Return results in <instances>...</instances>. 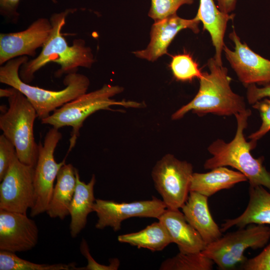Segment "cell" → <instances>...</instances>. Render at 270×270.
<instances>
[{"instance_id":"7402d4cb","label":"cell","mask_w":270,"mask_h":270,"mask_svg":"<svg viewBox=\"0 0 270 270\" xmlns=\"http://www.w3.org/2000/svg\"><path fill=\"white\" fill-rule=\"evenodd\" d=\"M76 168L70 164L60 168L46 212L50 218L64 220L70 215L69 208L76 186Z\"/></svg>"},{"instance_id":"4dcf8cb0","label":"cell","mask_w":270,"mask_h":270,"mask_svg":"<svg viewBox=\"0 0 270 270\" xmlns=\"http://www.w3.org/2000/svg\"><path fill=\"white\" fill-rule=\"evenodd\" d=\"M242 264V269L244 270H270V243L260 254Z\"/></svg>"},{"instance_id":"4316f807","label":"cell","mask_w":270,"mask_h":270,"mask_svg":"<svg viewBox=\"0 0 270 270\" xmlns=\"http://www.w3.org/2000/svg\"><path fill=\"white\" fill-rule=\"evenodd\" d=\"M193 2L194 0H151L148 15L156 22L176 14L182 5Z\"/></svg>"},{"instance_id":"3957f363","label":"cell","mask_w":270,"mask_h":270,"mask_svg":"<svg viewBox=\"0 0 270 270\" xmlns=\"http://www.w3.org/2000/svg\"><path fill=\"white\" fill-rule=\"evenodd\" d=\"M251 114V110L248 109L234 115L237 127L234 138L228 142L217 139L211 143L208 150L212 156L205 161L204 167L212 170L219 166H231L243 174L250 186H262L270 192V172L263 164L264 157H253L250 150L256 146L250 141L247 142L244 136V132Z\"/></svg>"},{"instance_id":"5bb4252c","label":"cell","mask_w":270,"mask_h":270,"mask_svg":"<svg viewBox=\"0 0 270 270\" xmlns=\"http://www.w3.org/2000/svg\"><path fill=\"white\" fill-rule=\"evenodd\" d=\"M38 238L36 222L26 214L0 210V250L16 253L34 248Z\"/></svg>"},{"instance_id":"d4e9b609","label":"cell","mask_w":270,"mask_h":270,"mask_svg":"<svg viewBox=\"0 0 270 270\" xmlns=\"http://www.w3.org/2000/svg\"><path fill=\"white\" fill-rule=\"evenodd\" d=\"M74 263L39 264L21 258L15 253L0 251V270H77Z\"/></svg>"},{"instance_id":"8992f818","label":"cell","mask_w":270,"mask_h":270,"mask_svg":"<svg viewBox=\"0 0 270 270\" xmlns=\"http://www.w3.org/2000/svg\"><path fill=\"white\" fill-rule=\"evenodd\" d=\"M122 91L123 88L120 86L105 84L100 89L86 92L66 103L48 116L41 120L42 123L58 129L64 126L72 127L69 152L76 144L84 122L94 112L102 110H114L110 108L113 106L134 108L144 106L143 104L134 101H116L112 98Z\"/></svg>"},{"instance_id":"ac0fdd59","label":"cell","mask_w":270,"mask_h":270,"mask_svg":"<svg viewBox=\"0 0 270 270\" xmlns=\"http://www.w3.org/2000/svg\"><path fill=\"white\" fill-rule=\"evenodd\" d=\"M249 201L244 212L221 225L222 232L234 226L244 228L250 224H270V192L262 186H250Z\"/></svg>"},{"instance_id":"d6a6232c","label":"cell","mask_w":270,"mask_h":270,"mask_svg":"<svg viewBox=\"0 0 270 270\" xmlns=\"http://www.w3.org/2000/svg\"><path fill=\"white\" fill-rule=\"evenodd\" d=\"M246 87V98L249 104H253L264 98H270V84L261 88L258 87L256 84Z\"/></svg>"},{"instance_id":"e0dca14e","label":"cell","mask_w":270,"mask_h":270,"mask_svg":"<svg viewBox=\"0 0 270 270\" xmlns=\"http://www.w3.org/2000/svg\"><path fill=\"white\" fill-rule=\"evenodd\" d=\"M158 220L166 228L180 252H198L206 248L207 244L179 210L166 208Z\"/></svg>"},{"instance_id":"8fae6325","label":"cell","mask_w":270,"mask_h":270,"mask_svg":"<svg viewBox=\"0 0 270 270\" xmlns=\"http://www.w3.org/2000/svg\"><path fill=\"white\" fill-rule=\"evenodd\" d=\"M166 208L162 200L154 196L148 200L121 203L96 199L93 210L98 218L95 227L102 230L110 226L116 232L120 229L122 222L126 219L132 217L158 219Z\"/></svg>"},{"instance_id":"44dd1931","label":"cell","mask_w":270,"mask_h":270,"mask_svg":"<svg viewBox=\"0 0 270 270\" xmlns=\"http://www.w3.org/2000/svg\"><path fill=\"white\" fill-rule=\"evenodd\" d=\"M76 189L69 208L71 218L70 234L74 238L85 228L88 214L94 212L93 205L96 200L94 196L95 176L93 174L90 181L86 184L80 180L77 169L76 170Z\"/></svg>"},{"instance_id":"f546056e","label":"cell","mask_w":270,"mask_h":270,"mask_svg":"<svg viewBox=\"0 0 270 270\" xmlns=\"http://www.w3.org/2000/svg\"><path fill=\"white\" fill-rule=\"evenodd\" d=\"M82 254L88 260V264L85 267L78 268L77 270H116L118 268L120 262L117 258L110 260L108 265L98 264L94 259L90 252V249L86 240L82 239L80 245Z\"/></svg>"},{"instance_id":"2e32d148","label":"cell","mask_w":270,"mask_h":270,"mask_svg":"<svg viewBox=\"0 0 270 270\" xmlns=\"http://www.w3.org/2000/svg\"><path fill=\"white\" fill-rule=\"evenodd\" d=\"M186 221L199 233L206 244L222 236L220 228L213 219L208 205V197L190 191L181 208Z\"/></svg>"},{"instance_id":"9a60e30c","label":"cell","mask_w":270,"mask_h":270,"mask_svg":"<svg viewBox=\"0 0 270 270\" xmlns=\"http://www.w3.org/2000/svg\"><path fill=\"white\" fill-rule=\"evenodd\" d=\"M200 22L196 18H182L176 14L154 22L150 32V41L144 50L133 52L138 58L154 62L168 54V48L176 35L182 30L190 29L194 32H199Z\"/></svg>"},{"instance_id":"1f68e13d","label":"cell","mask_w":270,"mask_h":270,"mask_svg":"<svg viewBox=\"0 0 270 270\" xmlns=\"http://www.w3.org/2000/svg\"><path fill=\"white\" fill-rule=\"evenodd\" d=\"M56 2V0H52ZM20 0H0V14L12 22H16L20 14L18 9Z\"/></svg>"},{"instance_id":"7c38bea8","label":"cell","mask_w":270,"mask_h":270,"mask_svg":"<svg viewBox=\"0 0 270 270\" xmlns=\"http://www.w3.org/2000/svg\"><path fill=\"white\" fill-rule=\"evenodd\" d=\"M229 38L234 44V50L224 45L223 50L240 81L246 86L251 84L264 86L270 84V60L242 43L234 29Z\"/></svg>"},{"instance_id":"cb8c5ba5","label":"cell","mask_w":270,"mask_h":270,"mask_svg":"<svg viewBox=\"0 0 270 270\" xmlns=\"http://www.w3.org/2000/svg\"><path fill=\"white\" fill-rule=\"evenodd\" d=\"M214 262L201 252L184 253L179 252L176 256L164 260L160 267V270H211Z\"/></svg>"},{"instance_id":"277c9868","label":"cell","mask_w":270,"mask_h":270,"mask_svg":"<svg viewBox=\"0 0 270 270\" xmlns=\"http://www.w3.org/2000/svg\"><path fill=\"white\" fill-rule=\"evenodd\" d=\"M26 56L12 58L0 67V82L14 88L23 94L36 110L37 117L44 119L50 113L66 103L86 92L90 80L86 76L76 72L64 78L65 88L52 90L32 86L23 82L18 73L21 66L28 61Z\"/></svg>"},{"instance_id":"9c48e42d","label":"cell","mask_w":270,"mask_h":270,"mask_svg":"<svg viewBox=\"0 0 270 270\" xmlns=\"http://www.w3.org/2000/svg\"><path fill=\"white\" fill-rule=\"evenodd\" d=\"M62 138L58 129L52 127L46 133L43 144H38V155L34 168V184L35 202L30 216H36L46 212L54 188V182L66 158L56 162L54 152Z\"/></svg>"},{"instance_id":"836d02e7","label":"cell","mask_w":270,"mask_h":270,"mask_svg":"<svg viewBox=\"0 0 270 270\" xmlns=\"http://www.w3.org/2000/svg\"><path fill=\"white\" fill-rule=\"evenodd\" d=\"M217 2V6L222 12L230 14L236 7L237 0H214Z\"/></svg>"},{"instance_id":"484cf974","label":"cell","mask_w":270,"mask_h":270,"mask_svg":"<svg viewBox=\"0 0 270 270\" xmlns=\"http://www.w3.org/2000/svg\"><path fill=\"white\" fill-rule=\"evenodd\" d=\"M170 68L175 78L182 82L192 81L196 78L199 79L202 75L198 64L188 54L174 56Z\"/></svg>"},{"instance_id":"4fadbf2b","label":"cell","mask_w":270,"mask_h":270,"mask_svg":"<svg viewBox=\"0 0 270 270\" xmlns=\"http://www.w3.org/2000/svg\"><path fill=\"white\" fill-rule=\"evenodd\" d=\"M52 30L50 19L40 18L26 29L0 34V64L21 56H34L36 50L42 47Z\"/></svg>"},{"instance_id":"83f0119b","label":"cell","mask_w":270,"mask_h":270,"mask_svg":"<svg viewBox=\"0 0 270 270\" xmlns=\"http://www.w3.org/2000/svg\"><path fill=\"white\" fill-rule=\"evenodd\" d=\"M252 105L260 112L262 121L258 130L248 137L250 141L256 146L258 140L270 130V98H262Z\"/></svg>"},{"instance_id":"603a6c76","label":"cell","mask_w":270,"mask_h":270,"mask_svg":"<svg viewBox=\"0 0 270 270\" xmlns=\"http://www.w3.org/2000/svg\"><path fill=\"white\" fill-rule=\"evenodd\" d=\"M118 240L122 243L152 251L162 250L172 243L168 230L159 220L138 232L120 235Z\"/></svg>"},{"instance_id":"6da1fadb","label":"cell","mask_w":270,"mask_h":270,"mask_svg":"<svg viewBox=\"0 0 270 270\" xmlns=\"http://www.w3.org/2000/svg\"><path fill=\"white\" fill-rule=\"evenodd\" d=\"M76 10L66 9L51 16L50 20L52 25V32L41 52L38 56L28 60L20 68L19 74L23 82H30L34 78L35 73L51 62L60 66L55 73L57 77L76 72L79 67L91 68L94 59L91 48L86 46L84 40L75 39L70 46L61 32L66 17Z\"/></svg>"},{"instance_id":"ba28073f","label":"cell","mask_w":270,"mask_h":270,"mask_svg":"<svg viewBox=\"0 0 270 270\" xmlns=\"http://www.w3.org/2000/svg\"><path fill=\"white\" fill-rule=\"evenodd\" d=\"M192 164L167 154L154 167L152 176L156 189L167 208L179 210L186 201L193 174Z\"/></svg>"},{"instance_id":"52a82bcc","label":"cell","mask_w":270,"mask_h":270,"mask_svg":"<svg viewBox=\"0 0 270 270\" xmlns=\"http://www.w3.org/2000/svg\"><path fill=\"white\" fill-rule=\"evenodd\" d=\"M270 239V227L265 224H250L222 236L207 244L202 252L220 269H231L246 260L244 252L246 249L262 248Z\"/></svg>"},{"instance_id":"5b68a950","label":"cell","mask_w":270,"mask_h":270,"mask_svg":"<svg viewBox=\"0 0 270 270\" xmlns=\"http://www.w3.org/2000/svg\"><path fill=\"white\" fill-rule=\"evenodd\" d=\"M0 96L7 97L9 105L0 116V128L15 146L18 160L35 168L38 155L34 134L36 110L26 96L14 88H1Z\"/></svg>"},{"instance_id":"d6986e66","label":"cell","mask_w":270,"mask_h":270,"mask_svg":"<svg viewBox=\"0 0 270 270\" xmlns=\"http://www.w3.org/2000/svg\"><path fill=\"white\" fill-rule=\"evenodd\" d=\"M214 0H200V4L196 18L202 23L204 30L210 34L215 49L214 58L218 64L222 66V54L223 50L224 36L228 21L234 15L224 14L218 8Z\"/></svg>"},{"instance_id":"f1b7e54d","label":"cell","mask_w":270,"mask_h":270,"mask_svg":"<svg viewBox=\"0 0 270 270\" xmlns=\"http://www.w3.org/2000/svg\"><path fill=\"white\" fill-rule=\"evenodd\" d=\"M16 154V148L2 134L0 136V181L6 174L10 164Z\"/></svg>"},{"instance_id":"30bf717a","label":"cell","mask_w":270,"mask_h":270,"mask_svg":"<svg viewBox=\"0 0 270 270\" xmlns=\"http://www.w3.org/2000/svg\"><path fill=\"white\" fill-rule=\"evenodd\" d=\"M34 170L14 156L0 184V210L26 214L33 208Z\"/></svg>"},{"instance_id":"7a4b0ae2","label":"cell","mask_w":270,"mask_h":270,"mask_svg":"<svg viewBox=\"0 0 270 270\" xmlns=\"http://www.w3.org/2000/svg\"><path fill=\"white\" fill-rule=\"evenodd\" d=\"M208 66L210 72L202 73L199 78V90L196 96L175 112L172 120H179L190 111L198 116L212 114L228 116L248 109L244 98L232 90L228 69L218 64L214 58L208 60Z\"/></svg>"},{"instance_id":"ffe728a7","label":"cell","mask_w":270,"mask_h":270,"mask_svg":"<svg viewBox=\"0 0 270 270\" xmlns=\"http://www.w3.org/2000/svg\"><path fill=\"white\" fill-rule=\"evenodd\" d=\"M247 180L246 177L240 172L226 166H219L206 173L194 172L190 191L197 192L208 198L220 190L230 188L238 183Z\"/></svg>"}]
</instances>
